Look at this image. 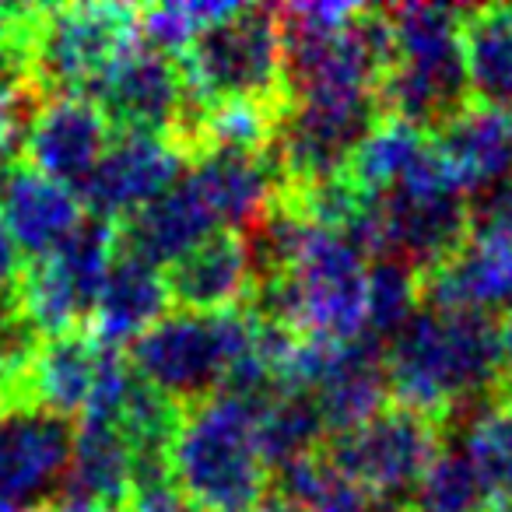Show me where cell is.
Segmentation results:
<instances>
[{
    "mask_svg": "<svg viewBox=\"0 0 512 512\" xmlns=\"http://www.w3.org/2000/svg\"><path fill=\"white\" fill-rule=\"evenodd\" d=\"M386 383L400 407L446 421L484 400H498L505 362V320L421 306L386 344Z\"/></svg>",
    "mask_w": 512,
    "mask_h": 512,
    "instance_id": "cell-1",
    "label": "cell"
},
{
    "mask_svg": "<svg viewBox=\"0 0 512 512\" xmlns=\"http://www.w3.org/2000/svg\"><path fill=\"white\" fill-rule=\"evenodd\" d=\"M372 256L358 239L309 221L292 267L256 288L246 306L306 341H358L369 316Z\"/></svg>",
    "mask_w": 512,
    "mask_h": 512,
    "instance_id": "cell-2",
    "label": "cell"
},
{
    "mask_svg": "<svg viewBox=\"0 0 512 512\" xmlns=\"http://www.w3.org/2000/svg\"><path fill=\"white\" fill-rule=\"evenodd\" d=\"M169 467L193 512H249L260 505L274 477L260 442V407L235 393L186 407Z\"/></svg>",
    "mask_w": 512,
    "mask_h": 512,
    "instance_id": "cell-3",
    "label": "cell"
},
{
    "mask_svg": "<svg viewBox=\"0 0 512 512\" xmlns=\"http://www.w3.org/2000/svg\"><path fill=\"white\" fill-rule=\"evenodd\" d=\"M393 64L376 88L383 116L439 134L460 109L474 102L463 53L467 8L446 4H393Z\"/></svg>",
    "mask_w": 512,
    "mask_h": 512,
    "instance_id": "cell-4",
    "label": "cell"
},
{
    "mask_svg": "<svg viewBox=\"0 0 512 512\" xmlns=\"http://www.w3.org/2000/svg\"><path fill=\"white\" fill-rule=\"evenodd\" d=\"M260 330L264 320L249 306L228 313L172 309L130 344L127 362L144 383L186 411L225 390L232 372L253 355Z\"/></svg>",
    "mask_w": 512,
    "mask_h": 512,
    "instance_id": "cell-5",
    "label": "cell"
},
{
    "mask_svg": "<svg viewBox=\"0 0 512 512\" xmlns=\"http://www.w3.org/2000/svg\"><path fill=\"white\" fill-rule=\"evenodd\" d=\"M190 99L200 106L281 109L285 92V36L278 8H239L211 22L179 57Z\"/></svg>",
    "mask_w": 512,
    "mask_h": 512,
    "instance_id": "cell-6",
    "label": "cell"
},
{
    "mask_svg": "<svg viewBox=\"0 0 512 512\" xmlns=\"http://www.w3.org/2000/svg\"><path fill=\"white\" fill-rule=\"evenodd\" d=\"M467 235V190L456 183L439 151L404 183L369 197L365 246L372 260H397L425 278L439 264H446L467 242Z\"/></svg>",
    "mask_w": 512,
    "mask_h": 512,
    "instance_id": "cell-7",
    "label": "cell"
},
{
    "mask_svg": "<svg viewBox=\"0 0 512 512\" xmlns=\"http://www.w3.org/2000/svg\"><path fill=\"white\" fill-rule=\"evenodd\" d=\"M137 15L123 4H46L29 29V78L39 99L92 95L137 43Z\"/></svg>",
    "mask_w": 512,
    "mask_h": 512,
    "instance_id": "cell-8",
    "label": "cell"
},
{
    "mask_svg": "<svg viewBox=\"0 0 512 512\" xmlns=\"http://www.w3.org/2000/svg\"><path fill=\"white\" fill-rule=\"evenodd\" d=\"M379 120L383 109L376 95L285 99L267 148L285 179V193L313 190L330 179H341Z\"/></svg>",
    "mask_w": 512,
    "mask_h": 512,
    "instance_id": "cell-9",
    "label": "cell"
},
{
    "mask_svg": "<svg viewBox=\"0 0 512 512\" xmlns=\"http://www.w3.org/2000/svg\"><path fill=\"white\" fill-rule=\"evenodd\" d=\"M439 446V421L411 411V407L386 404L383 411L372 414L351 432L330 435L323 453L334 463H341L348 474H355L362 484H369L376 495L407 509Z\"/></svg>",
    "mask_w": 512,
    "mask_h": 512,
    "instance_id": "cell-10",
    "label": "cell"
},
{
    "mask_svg": "<svg viewBox=\"0 0 512 512\" xmlns=\"http://www.w3.org/2000/svg\"><path fill=\"white\" fill-rule=\"evenodd\" d=\"M78 421L43 407L0 414V509L46 512L64 502Z\"/></svg>",
    "mask_w": 512,
    "mask_h": 512,
    "instance_id": "cell-11",
    "label": "cell"
},
{
    "mask_svg": "<svg viewBox=\"0 0 512 512\" xmlns=\"http://www.w3.org/2000/svg\"><path fill=\"white\" fill-rule=\"evenodd\" d=\"M88 99L99 102L106 120L120 127V134L176 137L190 106V88L176 57L141 43L137 36V43L109 67Z\"/></svg>",
    "mask_w": 512,
    "mask_h": 512,
    "instance_id": "cell-12",
    "label": "cell"
},
{
    "mask_svg": "<svg viewBox=\"0 0 512 512\" xmlns=\"http://www.w3.org/2000/svg\"><path fill=\"white\" fill-rule=\"evenodd\" d=\"M186 151L172 137L158 134H116L102 162L78 190L81 204L92 218L123 225L137 211L158 200L183 179Z\"/></svg>",
    "mask_w": 512,
    "mask_h": 512,
    "instance_id": "cell-13",
    "label": "cell"
},
{
    "mask_svg": "<svg viewBox=\"0 0 512 512\" xmlns=\"http://www.w3.org/2000/svg\"><path fill=\"white\" fill-rule=\"evenodd\" d=\"M113 123L88 95H53L43 99L22 127V158L29 169L74 193L88 183L95 165L106 155Z\"/></svg>",
    "mask_w": 512,
    "mask_h": 512,
    "instance_id": "cell-14",
    "label": "cell"
},
{
    "mask_svg": "<svg viewBox=\"0 0 512 512\" xmlns=\"http://www.w3.org/2000/svg\"><path fill=\"white\" fill-rule=\"evenodd\" d=\"M221 232V221L214 214L211 200L190 176L183 172L172 190H165L158 200H151L144 211L116 225V239H120V253L137 256L151 267H176L186 253L207 242L211 235Z\"/></svg>",
    "mask_w": 512,
    "mask_h": 512,
    "instance_id": "cell-15",
    "label": "cell"
},
{
    "mask_svg": "<svg viewBox=\"0 0 512 512\" xmlns=\"http://www.w3.org/2000/svg\"><path fill=\"white\" fill-rule=\"evenodd\" d=\"M190 176L211 200L228 232H242L260 221L285 193L278 165L264 148H204L190 158Z\"/></svg>",
    "mask_w": 512,
    "mask_h": 512,
    "instance_id": "cell-16",
    "label": "cell"
},
{
    "mask_svg": "<svg viewBox=\"0 0 512 512\" xmlns=\"http://www.w3.org/2000/svg\"><path fill=\"white\" fill-rule=\"evenodd\" d=\"M0 214L15 232L29 264L64 249L67 239L85 225V204L78 193L39 176L25 162L11 165L0 176Z\"/></svg>",
    "mask_w": 512,
    "mask_h": 512,
    "instance_id": "cell-17",
    "label": "cell"
},
{
    "mask_svg": "<svg viewBox=\"0 0 512 512\" xmlns=\"http://www.w3.org/2000/svg\"><path fill=\"white\" fill-rule=\"evenodd\" d=\"M425 306L481 313L491 320L512 316V242L467 235L460 249L421 278Z\"/></svg>",
    "mask_w": 512,
    "mask_h": 512,
    "instance_id": "cell-18",
    "label": "cell"
},
{
    "mask_svg": "<svg viewBox=\"0 0 512 512\" xmlns=\"http://www.w3.org/2000/svg\"><path fill=\"white\" fill-rule=\"evenodd\" d=\"M165 274L176 309L190 313H228L246 306L253 292V271L239 232L211 235Z\"/></svg>",
    "mask_w": 512,
    "mask_h": 512,
    "instance_id": "cell-19",
    "label": "cell"
},
{
    "mask_svg": "<svg viewBox=\"0 0 512 512\" xmlns=\"http://www.w3.org/2000/svg\"><path fill=\"white\" fill-rule=\"evenodd\" d=\"M172 309L176 302L169 292V274L162 267L144 264L137 256L120 253L99 295L92 334L106 348H123L148 334L155 323H162Z\"/></svg>",
    "mask_w": 512,
    "mask_h": 512,
    "instance_id": "cell-20",
    "label": "cell"
},
{
    "mask_svg": "<svg viewBox=\"0 0 512 512\" xmlns=\"http://www.w3.org/2000/svg\"><path fill=\"white\" fill-rule=\"evenodd\" d=\"M435 151L470 193L512 179V116L470 102L435 134Z\"/></svg>",
    "mask_w": 512,
    "mask_h": 512,
    "instance_id": "cell-21",
    "label": "cell"
},
{
    "mask_svg": "<svg viewBox=\"0 0 512 512\" xmlns=\"http://www.w3.org/2000/svg\"><path fill=\"white\" fill-rule=\"evenodd\" d=\"M102 358H106V344L92 330L46 337L29 376L32 407L81 421V414H85L88 400L95 393V383H99Z\"/></svg>",
    "mask_w": 512,
    "mask_h": 512,
    "instance_id": "cell-22",
    "label": "cell"
},
{
    "mask_svg": "<svg viewBox=\"0 0 512 512\" xmlns=\"http://www.w3.org/2000/svg\"><path fill=\"white\" fill-rule=\"evenodd\" d=\"M130 491H134V449L123 439V432L99 421H78L64 502L123 512Z\"/></svg>",
    "mask_w": 512,
    "mask_h": 512,
    "instance_id": "cell-23",
    "label": "cell"
},
{
    "mask_svg": "<svg viewBox=\"0 0 512 512\" xmlns=\"http://www.w3.org/2000/svg\"><path fill=\"white\" fill-rule=\"evenodd\" d=\"M463 53L474 102L512 116V8H467Z\"/></svg>",
    "mask_w": 512,
    "mask_h": 512,
    "instance_id": "cell-24",
    "label": "cell"
},
{
    "mask_svg": "<svg viewBox=\"0 0 512 512\" xmlns=\"http://www.w3.org/2000/svg\"><path fill=\"white\" fill-rule=\"evenodd\" d=\"M278 495L295 502L302 512H407L404 505L376 495L369 484L348 474L323 449L309 460L281 470Z\"/></svg>",
    "mask_w": 512,
    "mask_h": 512,
    "instance_id": "cell-25",
    "label": "cell"
},
{
    "mask_svg": "<svg viewBox=\"0 0 512 512\" xmlns=\"http://www.w3.org/2000/svg\"><path fill=\"white\" fill-rule=\"evenodd\" d=\"M432 155H435V141L425 130L411 127V123H404V120L383 116V120L369 130L362 148L355 151V158H351L344 176H348L365 197H379V193L404 183L411 172H418Z\"/></svg>",
    "mask_w": 512,
    "mask_h": 512,
    "instance_id": "cell-26",
    "label": "cell"
},
{
    "mask_svg": "<svg viewBox=\"0 0 512 512\" xmlns=\"http://www.w3.org/2000/svg\"><path fill=\"white\" fill-rule=\"evenodd\" d=\"M495 505L491 484L456 435H442V446L414 488L407 512H488Z\"/></svg>",
    "mask_w": 512,
    "mask_h": 512,
    "instance_id": "cell-27",
    "label": "cell"
},
{
    "mask_svg": "<svg viewBox=\"0 0 512 512\" xmlns=\"http://www.w3.org/2000/svg\"><path fill=\"white\" fill-rule=\"evenodd\" d=\"M327 439V421L306 393L281 390L271 404L260 407V442H264V456L274 477L316 456L327 446Z\"/></svg>",
    "mask_w": 512,
    "mask_h": 512,
    "instance_id": "cell-28",
    "label": "cell"
},
{
    "mask_svg": "<svg viewBox=\"0 0 512 512\" xmlns=\"http://www.w3.org/2000/svg\"><path fill=\"white\" fill-rule=\"evenodd\" d=\"M442 435H456L481 467L491 484L495 502H512V407L502 400H488L456 418L442 421Z\"/></svg>",
    "mask_w": 512,
    "mask_h": 512,
    "instance_id": "cell-29",
    "label": "cell"
},
{
    "mask_svg": "<svg viewBox=\"0 0 512 512\" xmlns=\"http://www.w3.org/2000/svg\"><path fill=\"white\" fill-rule=\"evenodd\" d=\"M425 306V285L421 274L397 260H372L369 267V316H365V337L386 351V344L414 320Z\"/></svg>",
    "mask_w": 512,
    "mask_h": 512,
    "instance_id": "cell-30",
    "label": "cell"
},
{
    "mask_svg": "<svg viewBox=\"0 0 512 512\" xmlns=\"http://www.w3.org/2000/svg\"><path fill=\"white\" fill-rule=\"evenodd\" d=\"M470 235L512 242V179L470 193Z\"/></svg>",
    "mask_w": 512,
    "mask_h": 512,
    "instance_id": "cell-31",
    "label": "cell"
},
{
    "mask_svg": "<svg viewBox=\"0 0 512 512\" xmlns=\"http://www.w3.org/2000/svg\"><path fill=\"white\" fill-rule=\"evenodd\" d=\"M25 271H29V260H25L15 232H11L4 214H0V306H11L18 299Z\"/></svg>",
    "mask_w": 512,
    "mask_h": 512,
    "instance_id": "cell-32",
    "label": "cell"
},
{
    "mask_svg": "<svg viewBox=\"0 0 512 512\" xmlns=\"http://www.w3.org/2000/svg\"><path fill=\"white\" fill-rule=\"evenodd\" d=\"M32 11L36 8H0V53L11 46H25L29 50V29H32Z\"/></svg>",
    "mask_w": 512,
    "mask_h": 512,
    "instance_id": "cell-33",
    "label": "cell"
},
{
    "mask_svg": "<svg viewBox=\"0 0 512 512\" xmlns=\"http://www.w3.org/2000/svg\"><path fill=\"white\" fill-rule=\"evenodd\" d=\"M498 400L512 407V316L505 320V362H502V379H498Z\"/></svg>",
    "mask_w": 512,
    "mask_h": 512,
    "instance_id": "cell-34",
    "label": "cell"
},
{
    "mask_svg": "<svg viewBox=\"0 0 512 512\" xmlns=\"http://www.w3.org/2000/svg\"><path fill=\"white\" fill-rule=\"evenodd\" d=\"M22 127L25 123L0 120V158H22Z\"/></svg>",
    "mask_w": 512,
    "mask_h": 512,
    "instance_id": "cell-35",
    "label": "cell"
},
{
    "mask_svg": "<svg viewBox=\"0 0 512 512\" xmlns=\"http://www.w3.org/2000/svg\"><path fill=\"white\" fill-rule=\"evenodd\" d=\"M249 512H302L295 502H288V498H281V495H267L260 505H253Z\"/></svg>",
    "mask_w": 512,
    "mask_h": 512,
    "instance_id": "cell-36",
    "label": "cell"
},
{
    "mask_svg": "<svg viewBox=\"0 0 512 512\" xmlns=\"http://www.w3.org/2000/svg\"><path fill=\"white\" fill-rule=\"evenodd\" d=\"M46 512H113V509H99V505H81V502H57Z\"/></svg>",
    "mask_w": 512,
    "mask_h": 512,
    "instance_id": "cell-37",
    "label": "cell"
},
{
    "mask_svg": "<svg viewBox=\"0 0 512 512\" xmlns=\"http://www.w3.org/2000/svg\"><path fill=\"white\" fill-rule=\"evenodd\" d=\"M0 512H4V509H0Z\"/></svg>",
    "mask_w": 512,
    "mask_h": 512,
    "instance_id": "cell-38",
    "label": "cell"
}]
</instances>
